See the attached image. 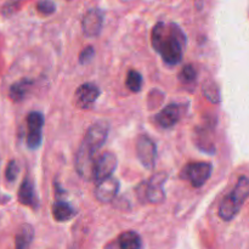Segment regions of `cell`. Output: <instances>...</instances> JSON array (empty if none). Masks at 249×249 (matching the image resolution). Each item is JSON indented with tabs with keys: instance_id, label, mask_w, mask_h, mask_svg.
I'll use <instances>...</instances> for the list:
<instances>
[{
	"instance_id": "obj_1",
	"label": "cell",
	"mask_w": 249,
	"mask_h": 249,
	"mask_svg": "<svg viewBox=\"0 0 249 249\" xmlns=\"http://www.w3.org/2000/svg\"><path fill=\"white\" fill-rule=\"evenodd\" d=\"M152 46L168 66L179 65L186 46V36L175 23L158 22L152 29Z\"/></svg>"
},
{
	"instance_id": "obj_2",
	"label": "cell",
	"mask_w": 249,
	"mask_h": 249,
	"mask_svg": "<svg viewBox=\"0 0 249 249\" xmlns=\"http://www.w3.org/2000/svg\"><path fill=\"white\" fill-rule=\"evenodd\" d=\"M249 197V178L241 177L232 191L225 196L219 207V216L223 220L230 221L240 212L241 207Z\"/></svg>"
},
{
	"instance_id": "obj_3",
	"label": "cell",
	"mask_w": 249,
	"mask_h": 249,
	"mask_svg": "<svg viewBox=\"0 0 249 249\" xmlns=\"http://www.w3.org/2000/svg\"><path fill=\"white\" fill-rule=\"evenodd\" d=\"M213 167L211 163L207 162H194L189 163L181 170L180 178L185 180H189L191 185L196 189L203 186L207 182V180L211 178Z\"/></svg>"
},
{
	"instance_id": "obj_4",
	"label": "cell",
	"mask_w": 249,
	"mask_h": 249,
	"mask_svg": "<svg viewBox=\"0 0 249 249\" xmlns=\"http://www.w3.org/2000/svg\"><path fill=\"white\" fill-rule=\"evenodd\" d=\"M108 131L109 125L106 121L95 122L87 130L82 145H84L91 152L96 153L104 146V143L106 142Z\"/></svg>"
},
{
	"instance_id": "obj_5",
	"label": "cell",
	"mask_w": 249,
	"mask_h": 249,
	"mask_svg": "<svg viewBox=\"0 0 249 249\" xmlns=\"http://www.w3.org/2000/svg\"><path fill=\"white\" fill-rule=\"evenodd\" d=\"M165 180H167V174H164V173H158V174L150 178L147 181L143 182L141 185L143 195L142 198L146 202H150V203H162L165 198L164 189H163V185H164Z\"/></svg>"
},
{
	"instance_id": "obj_6",
	"label": "cell",
	"mask_w": 249,
	"mask_h": 249,
	"mask_svg": "<svg viewBox=\"0 0 249 249\" xmlns=\"http://www.w3.org/2000/svg\"><path fill=\"white\" fill-rule=\"evenodd\" d=\"M43 126H44V116L40 112L33 111L27 117V146L31 150H36L40 147L41 140H43Z\"/></svg>"
},
{
	"instance_id": "obj_7",
	"label": "cell",
	"mask_w": 249,
	"mask_h": 249,
	"mask_svg": "<svg viewBox=\"0 0 249 249\" xmlns=\"http://www.w3.org/2000/svg\"><path fill=\"white\" fill-rule=\"evenodd\" d=\"M136 153L141 164L147 169H153L156 165L157 147L156 142L147 135H140L136 140Z\"/></svg>"
},
{
	"instance_id": "obj_8",
	"label": "cell",
	"mask_w": 249,
	"mask_h": 249,
	"mask_svg": "<svg viewBox=\"0 0 249 249\" xmlns=\"http://www.w3.org/2000/svg\"><path fill=\"white\" fill-rule=\"evenodd\" d=\"M117 168V157L111 152H105L95 160L92 169V180L95 182L102 181L106 178L112 177Z\"/></svg>"
},
{
	"instance_id": "obj_9",
	"label": "cell",
	"mask_w": 249,
	"mask_h": 249,
	"mask_svg": "<svg viewBox=\"0 0 249 249\" xmlns=\"http://www.w3.org/2000/svg\"><path fill=\"white\" fill-rule=\"evenodd\" d=\"M100 96V89L92 83H84L74 94V105L80 109H88L95 104Z\"/></svg>"
},
{
	"instance_id": "obj_10",
	"label": "cell",
	"mask_w": 249,
	"mask_h": 249,
	"mask_svg": "<svg viewBox=\"0 0 249 249\" xmlns=\"http://www.w3.org/2000/svg\"><path fill=\"white\" fill-rule=\"evenodd\" d=\"M104 24V12L100 9H91L84 15L82 22L83 33L87 36H97Z\"/></svg>"
},
{
	"instance_id": "obj_11",
	"label": "cell",
	"mask_w": 249,
	"mask_h": 249,
	"mask_svg": "<svg viewBox=\"0 0 249 249\" xmlns=\"http://www.w3.org/2000/svg\"><path fill=\"white\" fill-rule=\"evenodd\" d=\"M119 191V181L118 179L113 177H109L104 179L102 181L97 182L96 189H95V196L102 203H109L116 198L117 194Z\"/></svg>"
},
{
	"instance_id": "obj_12",
	"label": "cell",
	"mask_w": 249,
	"mask_h": 249,
	"mask_svg": "<svg viewBox=\"0 0 249 249\" xmlns=\"http://www.w3.org/2000/svg\"><path fill=\"white\" fill-rule=\"evenodd\" d=\"M181 118V107L177 104H170L156 116V122L162 128L169 129L174 126Z\"/></svg>"
},
{
	"instance_id": "obj_13",
	"label": "cell",
	"mask_w": 249,
	"mask_h": 249,
	"mask_svg": "<svg viewBox=\"0 0 249 249\" xmlns=\"http://www.w3.org/2000/svg\"><path fill=\"white\" fill-rule=\"evenodd\" d=\"M17 197H18L19 203L23 204V206L31 207V208L33 209L38 208L39 202L38 196H36V187H34L33 181H32L29 178H24L21 186H19Z\"/></svg>"
},
{
	"instance_id": "obj_14",
	"label": "cell",
	"mask_w": 249,
	"mask_h": 249,
	"mask_svg": "<svg viewBox=\"0 0 249 249\" xmlns=\"http://www.w3.org/2000/svg\"><path fill=\"white\" fill-rule=\"evenodd\" d=\"M34 85V82L29 78H22V79L17 80L14 84L10 87L9 96L14 102H21L28 96L31 92L32 87Z\"/></svg>"
},
{
	"instance_id": "obj_15",
	"label": "cell",
	"mask_w": 249,
	"mask_h": 249,
	"mask_svg": "<svg viewBox=\"0 0 249 249\" xmlns=\"http://www.w3.org/2000/svg\"><path fill=\"white\" fill-rule=\"evenodd\" d=\"M75 209L70 203L63 201H56L53 206V216L56 221H68L75 216Z\"/></svg>"
},
{
	"instance_id": "obj_16",
	"label": "cell",
	"mask_w": 249,
	"mask_h": 249,
	"mask_svg": "<svg viewBox=\"0 0 249 249\" xmlns=\"http://www.w3.org/2000/svg\"><path fill=\"white\" fill-rule=\"evenodd\" d=\"M34 238V229L29 224H23L19 226L16 236H15V247L24 249L31 246Z\"/></svg>"
},
{
	"instance_id": "obj_17",
	"label": "cell",
	"mask_w": 249,
	"mask_h": 249,
	"mask_svg": "<svg viewBox=\"0 0 249 249\" xmlns=\"http://www.w3.org/2000/svg\"><path fill=\"white\" fill-rule=\"evenodd\" d=\"M118 247L122 249H139L142 247V241L135 231H125L119 235Z\"/></svg>"
},
{
	"instance_id": "obj_18",
	"label": "cell",
	"mask_w": 249,
	"mask_h": 249,
	"mask_svg": "<svg viewBox=\"0 0 249 249\" xmlns=\"http://www.w3.org/2000/svg\"><path fill=\"white\" fill-rule=\"evenodd\" d=\"M143 84V78L138 71L131 70L128 72V75H126V87L130 91L133 92H139L141 89H142Z\"/></svg>"
},
{
	"instance_id": "obj_19",
	"label": "cell",
	"mask_w": 249,
	"mask_h": 249,
	"mask_svg": "<svg viewBox=\"0 0 249 249\" xmlns=\"http://www.w3.org/2000/svg\"><path fill=\"white\" fill-rule=\"evenodd\" d=\"M179 79L182 85H195L197 80L196 70L192 65H185L179 73Z\"/></svg>"
},
{
	"instance_id": "obj_20",
	"label": "cell",
	"mask_w": 249,
	"mask_h": 249,
	"mask_svg": "<svg viewBox=\"0 0 249 249\" xmlns=\"http://www.w3.org/2000/svg\"><path fill=\"white\" fill-rule=\"evenodd\" d=\"M203 94L207 99L209 100L213 104H219L220 102V91H219V88L213 80H207L203 84Z\"/></svg>"
},
{
	"instance_id": "obj_21",
	"label": "cell",
	"mask_w": 249,
	"mask_h": 249,
	"mask_svg": "<svg viewBox=\"0 0 249 249\" xmlns=\"http://www.w3.org/2000/svg\"><path fill=\"white\" fill-rule=\"evenodd\" d=\"M19 173V167L17 164L16 160H10L9 164H7L6 170H5V179L9 182H15L16 181L17 177H18Z\"/></svg>"
},
{
	"instance_id": "obj_22",
	"label": "cell",
	"mask_w": 249,
	"mask_h": 249,
	"mask_svg": "<svg viewBox=\"0 0 249 249\" xmlns=\"http://www.w3.org/2000/svg\"><path fill=\"white\" fill-rule=\"evenodd\" d=\"M36 10L41 15H51L56 11V4L51 0H40L36 4Z\"/></svg>"
},
{
	"instance_id": "obj_23",
	"label": "cell",
	"mask_w": 249,
	"mask_h": 249,
	"mask_svg": "<svg viewBox=\"0 0 249 249\" xmlns=\"http://www.w3.org/2000/svg\"><path fill=\"white\" fill-rule=\"evenodd\" d=\"M94 55H95L94 48H92V46H87V48H85L84 50L80 53L79 62L82 63V65H84V63H88L89 61L92 60Z\"/></svg>"
}]
</instances>
